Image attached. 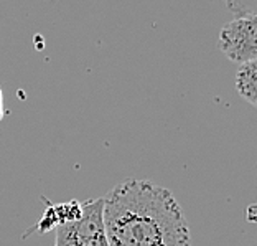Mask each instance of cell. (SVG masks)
<instances>
[{
	"label": "cell",
	"instance_id": "obj_1",
	"mask_svg": "<svg viewBox=\"0 0 257 246\" xmlns=\"http://www.w3.org/2000/svg\"><path fill=\"white\" fill-rule=\"evenodd\" d=\"M102 200L109 246H191L186 216L168 189L128 179Z\"/></svg>",
	"mask_w": 257,
	"mask_h": 246
},
{
	"label": "cell",
	"instance_id": "obj_2",
	"mask_svg": "<svg viewBox=\"0 0 257 246\" xmlns=\"http://www.w3.org/2000/svg\"><path fill=\"white\" fill-rule=\"evenodd\" d=\"M219 50L236 63L257 60V19L252 10L227 22L219 32Z\"/></svg>",
	"mask_w": 257,
	"mask_h": 246
},
{
	"label": "cell",
	"instance_id": "obj_3",
	"mask_svg": "<svg viewBox=\"0 0 257 246\" xmlns=\"http://www.w3.org/2000/svg\"><path fill=\"white\" fill-rule=\"evenodd\" d=\"M102 208V198L83 202L81 218L74 223H69L73 236L79 246H109L106 228H104Z\"/></svg>",
	"mask_w": 257,
	"mask_h": 246
},
{
	"label": "cell",
	"instance_id": "obj_4",
	"mask_svg": "<svg viewBox=\"0 0 257 246\" xmlns=\"http://www.w3.org/2000/svg\"><path fill=\"white\" fill-rule=\"evenodd\" d=\"M81 213H83V203L78 200L64 202L58 205L48 203V207L45 208L42 220L33 228V231L46 233V231L56 230V228H60V226L74 223V221H78L81 218Z\"/></svg>",
	"mask_w": 257,
	"mask_h": 246
},
{
	"label": "cell",
	"instance_id": "obj_5",
	"mask_svg": "<svg viewBox=\"0 0 257 246\" xmlns=\"http://www.w3.org/2000/svg\"><path fill=\"white\" fill-rule=\"evenodd\" d=\"M236 88L239 96L250 106H257V60L241 63L236 73Z\"/></svg>",
	"mask_w": 257,
	"mask_h": 246
},
{
	"label": "cell",
	"instance_id": "obj_6",
	"mask_svg": "<svg viewBox=\"0 0 257 246\" xmlns=\"http://www.w3.org/2000/svg\"><path fill=\"white\" fill-rule=\"evenodd\" d=\"M55 246H79L78 243H76V239L73 236L69 225H64V226L56 228V241H55Z\"/></svg>",
	"mask_w": 257,
	"mask_h": 246
},
{
	"label": "cell",
	"instance_id": "obj_7",
	"mask_svg": "<svg viewBox=\"0 0 257 246\" xmlns=\"http://www.w3.org/2000/svg\"><path fill=\"white\" fill-rule=\"evenodd\" d=\"M4 119V95H2V88H0V121Z\"/></svg>",
	"mask_w": 257,
	"mask_h": 246
}]
</instances>
